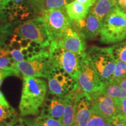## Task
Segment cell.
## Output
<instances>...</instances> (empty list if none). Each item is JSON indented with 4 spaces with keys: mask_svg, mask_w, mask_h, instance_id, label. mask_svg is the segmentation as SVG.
Here are the masks:
<instances>
[{
    "mask_svg": "<svg viewBox=\"0 0 126 126\" xmlns=\"http://www.w3.org/2000/svg\"><path fill=\"white\" fill-rule=\"evenodd\" d=\"M19 109L22 117L39 114L47 93V85L45 80L33 77H23Z\"/></svg>",
    "mask_w": 126,
    "mask_h": 126,
    "instance_id": "1",
    "label": "cell"
},
{
    "mask_svg": "<svg viewBox=\"0 0 126 126\" xmlns=\"http://www.w3.org/2000/svg\"><path fill=\"white\" fill-rule=\"evenodd\" d=\"M99 35L100 41L106 44L118 43L126 38V13L117 5L104 18Z\"/></svg>",
    "mask_w": 126,
    "mask_h": 126,
    "instance_id": "2",
    "label": "cell"
},
{
    "mask_svg": "<svg viewBox=\"0 0 126 126\" xmlns=\"http://www.w3.org/2000/svg\"><path fill=\"white\" fill-rule=\"evenodd\" d=\"M48 52L54 67L63 70L76 80L81 61L85 52L73 53L59 46L55 42H50Z\"/></svg>",
    "mask_w": 126,
    "mask_h": 126,
    "instance_id": "3",
    "label": "cell"
},
{
    "mask_svg": "<svg viewBox=\"0 0 126 126\" xmlns=\"http://www.w3.org/2000/svg\"><path fill=\"white\" fill-rule=\"evenodd\" d=\"M42 17L50 42L60 39L73 25L67 15L65 7L45 10Z\"/></svg>",
    "mask_w": 126,
    "mask_h": 126,
    "instance_id": "4",
    "label": "cell"
},
{
    "mask_svg": "<svg viewBox=\"0 0 126 126\" xmlns=\"http://www.w3.org/2000/svg\"><path fill=\"white\" fill-rule=\"evenodd\" d=\"M87 56L105 85L111 82L116 61L107 48L92 46L88 50Z\"/></svg>",
    "mask_w": 126,
    "mask_h": 126,
    "instance_id": "5",
    "label": "cell"
},
{
    "mask_svg": "<svg viewBox=\"0 0 126 126\" xmlns=\"http://www.w3.org/2000/svg\"><path fill=\"white\" fill-rule=\"evenodd\" d=\"M76 80L79 89L89 94L102 91L105 88L86 53L81 61Z\"/></svg>",
    "mask_w": 126,
    "mask_h": 126,
    "instance_id": "6",
    "label": "cell"
},
{
    "mask_svg": "<svg viewBox=\"0 0 126 126\" xmlns=\"http://www.w3.org/2000/svg\"><path fill=\"white\" fill-rule=\"evenodd\" d=\"M16 67L23 77L47 78L54 69L48 48L32 60L16 63Z\"/></svg>",
    "mask_w": 126,
    "mask_h": 126,
    "instance_id": "7",
    "label": "cell"
},
{
    "mask_svg": "<svg viewBox=\"0 0 126 126\" xmlns=\"http://www.w3.org/2000/svg\"><path fill=\"white\" fill-rule=\"evenodd\" d=\"M48 93L59 96H65L78 88L77 80L61 69L54 67L48 78Z\"/></svg>",
    "mask_w": 126,
    "mask_h": 126,
    "instance_id": "8",
    "label": "cell"
},
{
    "mask_svg": "<svg viewBox=\"0 0 126 126\" xmlns=\"http://www.w3.org/2000/svg\"><path fill=\"white\" fill-rule=\"evenodd\" d=\"M14 33L20 34L23 38L41 43L46 48L50 44L42 17H37L21 23L14 28Z\"/></svg>",
    "mask_w": 126,
    "mask_h": 126,
    "instance_id": "9",
    "label": "cell"
},
{
    "mask_svg": "<svg viewBox=\"0 0 126 126\" xmlns=\"http://www.w3.org/2000/svg\"><path fill=\"white\" fill-rule=\"evenodd\" d=\"M92 106L93 102L90 94L81 91L78 87L75 99L74 126H86Z\"/></svg>",
    "mask_w": 126,
    "mask_h": 126,
    "instance_id": "10",
    "label": "cell"
},
{
    "mask_svg": "<svg viewBox=\"0 0 126 126\" xmlns=\"http://www.w3.org/2000/svg\"><path fill=\"white\" fill-rule=\"evenodd\" d=\"M85 39L74 24L68 28L62 37L57 41H53L64 49L75 53H84L86 50Z\"/></svg>",
    "mask_w": 126,
    "mask_h": 126,
    "instance_id": "11",
    "label": "cell"
},
{
    "mask_svg": "<svg viewBox=\"0 0 126 126\" xmlns=\"http://www.w3.org/2000/svg\"><path fill=\"white\" fill-rule=\"evenodd\" d=\"M90 96L94 106L107 119L112 120L119 114L114 99L103 91L94 93Z\"/></svg>",
    "mask_w": 126,
    "mask_h": 126,
    "instance_id": "12",
    "label": "cell"
},
{
    "mask_svg": "<svg viewBox=\"0 0 126 126\" xmlns=\"http://www.w3.org/2000/svg\"><path fill=\"white\" fill-rule=\"evenodd\" d=\"M46 97L40 115L61 121L65 108V96H59L48 92Z\"/></svg>",
    "mask_w": 126,
    "mask_h": 126,
    "instance_id": "13",
    "label": "cell"
},
{
    "mask_svg": "<svg viewBox=\"0 0 126 126\" xmlns=\"http://www.w3.org/2000/svg\"><path fill=\"white\" fill-rule=\"evenodd\" d=\"M103 22L89 12L85 19V23L78 31L84 39H92L100 33Z\"/></svg>",
    "mask_w": 126,
    "mask_h": 126,
    "instance_id": "14",
    "label": "cell"
},
{
    "mask_svg": "<svg viewBox=\"0 0 126 126\" xmlns=\"http://www.w3.org/2000/svg\"><path fill=\"white\" fill-rule=\"evenodd\" d=\"M77 90L65 96V108L60 121L63 126H74Z\"/></svg>",
    "mask_w": 126,
    "mask_h": 126,
    "instance_id": "15",
    "label": "cell"
},
{
    "mask_svg": "<svg viewBox=\"0 0 126 126\" xmlns=\"http://www.w3.org/2000/svg\"><path fill=\"white\" fill-rule=\"evenodd\" d=\"M66 12L72 21L78 22L86 18L89 8L76 1L68 4L65 6Z\"/></svg>",
    "mask_w": 126,
    "mask_h": 126,
    "instance_id": "16",
    "label": "cell"
},
{
    "mask_svg": "<svg viewBox=\"0 0 126 126\" xmlns=\"http://www.w3.org/2000/svg\"><path fill=\"white\" fill-rule=\"evenodd\" d=\"M0 69L10 71L19 77L20 72L16 67V62L8 49H0Z\"/></svg>",
    "mask_w": 126,
    "mask_h": 126,
    "instance_id": "17",
    "label": "cell"
},
{
    "mask_svg": "<svg viewBox=\"0 0 126 126\" xmlns=\"http://www.w3.org/2000/svg\"><path fill=\"white\" fill-rule=\"evenodd\" d=\"M116 5V3L111 2L110 0H97L91 8L89 12L94 14L103 22L105 16Z\"/></svg>",
    "mask_w": 126,
    "mask_h": 126,
    "instance_id": "18",
    "label": "cell"
},
{
    "mask_svg": "<svg viewBox=\"0 0 126 126\" xmlns=\"http://www.w3.org/2000/svg\"><path fill=\"white\" fill-rule=\"evenodd\" d=\"M18 118L15 110L0 105V126H7Z\"/></svg>",
    "mask_w": 126,
    "mask_h": 126,
    "instance_id": "19",
    "label": "cell"
},
{
    "mask_svg": "<svg viewBox=\"0 0 126 126\" xmlns=\"http://www.w3.org/2000/svg\"><path fill=\"white\" fill-rule=\"evenodd\" d=\"M108 48L115 61H122L126 64V42L116 44Z\"/></svg>",
    "mask_w": 126,
    "mask_h": 126,
    "instance_id": "20",
    "label": "cell"
},
{
    "mask_svg": "<svg viewBox=\"0 0 126 126\" xmlns=\"http://www.w3.org/2000/svg\"><path fill=\"white\" fill-rule=\"evenodd\" d=\"M113 99H122L126 97V91L114 82H109L105 85L103 90Z\"/></svg>",
    "mask_w": 126,
    "mask_h": 126,
    "instance_id": "21",
    "label": "cell"
},
{
    "mask_svg": "<svg viewBox=\"0 0 126 126\" xmlns=\"http://www.w3.org/2000/svg\"><path fill=\"white\" fill-rule=\"evenodd\" d=\"M106 119L93 103L91 116L86 126H103Z\"/></svg>",
    "mask_w": 126,
    "mask_h": 126,
    "instance_id": "22",
    "label": "cell"
},
{
    "mask_svg": "<svg viewBox=\"0 0 126 126\" xmlns=\"http://www.w3.org/2000/svg\"><path fill=\"white\" fill-rule=\"evenodd\" d=\"M35 126H63L60 121L49 116H38L34 120Z\"/></svg>",
    "mask_w": 126,
    "mask_h": 126,
    "instance_id": "23",
    "label": "cell"
},
{
    "mask_svg": "<svg viewBox=\"0 0 126 126\" xmlns=\"http://www.w3.org/2000/svg\"><path fill=\"white\" fill-rule=\"evenodd\" d=\"M42 2L44 11L65 7L68 4V0H39Z\"/></svg>",
    "mask_w": 126,
    "mask_h": 126,
    "instance_id": "24",
    "label": "cell"
},
{
    "mask_svg": "<svg viewBox=\"0 0 126 126\" xmlns=\"http://www.w3.org/2000/svg\"><path fill=\"white\" fill-rule=\"evenodd\" d=\"M125 76H126V64L122 61H117L111 82H115Z\"/></svg>",
    "mask_w": 126,
    "mask_h": 126,
    "instance_id": "25",
    "label": "cell"
},
{
    "mask_svg": "<svg viewBox=\"0 0 126 126\" xmlns=\"http://www.w3.org/2000/svg\"><path fill=\"white\" fill-rule=\"evenodd\" d=\"M7 126H35L34 121L25 117H18L13 122Z\"/></svg>",
    "mask_w": 126,
    "mask_h": 126,
    "instance_id": "26",
    "label": "cell"
},
{
    "mask_svg": "<svg viewBox=\"0 0 126 126\" xmlns=\"http://www.w3.org/2000/svg\"><path fill=\"white\" fill-rule=\"evenodd\" d=\"M113 99L117 107L119 114L126 119V97Z\"/></svg>",
    "mask_w": 126,
    "mask_h": 126,
    "instance_id": "27",
    "label": "cell"
},
{
    "mask_svg": "<svg viewBox=\"0 0 126 126\" xmlns=\"http://www.w3.org/2000/svg\"><path fill=\"white\" fill-rule=\"evenodd\" d=\"M113 126H126V119L118 114L111 120Z\"/></svg>",
    "mask_w": 126,
    "mask_h": 126,
    "instance_id": "28",
    "label": "cell"
},
{
    "mask_svg": "<svg viewBox=\"0 0 126 126\" xmlns=\"http://www.w3.org/2000/svg\"><path fill=\"white\" fill-rule=\"evenodd\" d=\"M11 53L12 55V57L16 63L22 62L24 61V56L22 54L20 50L12 49L11 50Z\"/></svg>",
    "mask_w": 126,
    "mask_h": 126,
    "instance_id": "29",
    "label": "cell"
},
{
    "mask_svg": "<svg viewBox=\"0 0 126 126\" xmlns=\"http://www.w3.org/2000/svg\"><path fill=\"white\" fill-rule=\"evenodd\" d=\"M12 75H15L14 72L10 71L4 70L0 69V87H1L5 78H6L8 77L12 76Z\"/></svg>",
    "mask_w": 126,
    "mask_h": 126,
    "instance_id": "30",
    "label": "cell"
},
{
    "mask_svg": "<svg viewBox=\"0 0 126 126\" xmlns=\"http://www.w3.org/2000/svg\"><path fill=\"white\" fill-rule=\"evenodd\" d=\"M0 105L7 107V108H11V107L5 97L4 96V94H2V92L1 91H0Z\"/></svg>",
    "mask_w": 126,
    "mask_h": 126,
    "instance_id": "31",
    "label": "cell"
},
{
    "mask_svg": "<svg viewBox=\"0 0 126 126\" xmlns=\"http://www.w3.org/2000/svg\"><path fill=\"white\" fill-rule=\"evenodd\" d=\"M75 1L81 3V4H82L89 9H90V8L94 4L92 0H75Z\"/></svg>",
    "mask_w": 126,
    "mask_h": 126,
    "instance_id": "32",
    "label": "cell"
},
{
    "mask_svg": "<svg viewBox=\"0 0 126 126\" xmlns=\"http://www.w3.org/2000/svg\"><path fill=\"white\" fill-rule=\"evenodd\" d=\"M114 83H116L120 86H121L123 89H124V90L126 91V76L124 77L123 78L120 79L118 81L115 82Z\"/></svg>",
    "mask_w": 126,
    "mask_h": 126,
    "instance_id": "33",
    "label": "cell"
},
{
    "mask_svg": "<svg viewBox=\"0 0 126 126\" xmlns=\"http://www.w3.org/2000/svg\"><path fill=\"white\" fill-rule=\"evenodd\" d=\"M31 40H30V39H25L23 37V38L21 39V40L19 42L21 48H27V47L29 46V42Z\"/></svg>",
    "mask_w": 126,
    "mask_h": 126,
    "instance_id": "34",
    "label": "cell"
},
{
    "mask_svg": "<svg viewBox=\"0 0 126 126\" xmlns=\"http://www.w3.org/2000/svg\"><path fill=\"white\" fill-rule=\"evenodd\" d=\"M117 5L122 9L126 7V0H116Z\"/></svg>",
    "mask_w": 126,
    "mask_h": 126,
    "instance_id": "35",
    "label": "cell"
},
{
    "mask_svg": "<svg viewBox=\"0 0 126 126\" xmlns=\"http://www.w3.org/2000/svg\"><path fill=\"white\" fill-rule=\"evenodd\" d=\"M9 0H0V11H2Z\"/></svg>",
    "mask_w": 126,
    "mask_h": 126,
    "instance_id": "36",
    "label": "cell"
},
{
    "mask_svg": "<svg viewBox=\"0 0 126 126\" xmlns=\"http://www.w3.org/2000/svg\"><path fill=\"white\" fill-rule=\"evenodd\" d=\"M103 126H113V124H112V122H111V120L106 119Z\"/></svg>",
    "mask_w": 126,
    "mask_h": 126,
    "instance_id": "37",
    "label": "cell"
},
{
    "mask_svg": "<svg viewBox=\"0 0 126 126\" xmlns=\"http://www.w3.org/2000/svg\"><path fill=\"white\" fill-rule=\"evenodd\" d=\"M20 51L23 56H27V55L29 54V52H28L27 48H21Z\"/></svg>",
    "mask_w": 126,
    "mask_h": 126,
    "instance_id": "38",
    "label": "cell"
},
{
    "mask_svg": "<svg viewBox=\"0 0 126 126\" xmlns=\"http://www.w3.org/2000/svg\"><path fill=\"white\" fill-rule=\"evenodd\" d=\"M37 42H36V41H34V40H31L29 42V45L30 46L33 47H37Z\"/></svg>",
    "mask_w": 126,
    "mask_h": 126,
    "instance_id": "39",
    "label": "cell"
},
{
    "mask_svg": "<svg viewBox=\"0 0 126 126\" xmlns=\"http://www.w3.org/2000/svg\"><path fill=\"white\" fill-rule=\"evenodd\" d=\"M27 49L28 50L29 53H33L34 52V48L33 47L30 46H29L27 47Z\"/></svg>",
    "mask_w": 126,
    "mask_h": 126,
    "instance_id": "40",
    "label": "cell"
},
{
    "mask_svg": "<svg viewBox=\"0 0 126 126\" xmlns=\"http://www.w3.org/2000/svg\"><path fill=\"white\" fill-rule=\"evenodd\" d=\"M14 1L18 5H20L24 3V0H14Z\"/></svg>",
    "mask_w": 126,
    "mask_h": 126,
    "instance_id": "41",
    "label": "cell"
},
{
    "mask_svg": "<svg viewBox=\"0 0 126 126\" xmlns=\"http://www.w3.org/2000/svg\"><path fill=\"white\" fill-rule=\"evenodd\" d=\"M5 18V15H4V12L2 11H0V21H1L2 19H4Z\"/></svg>",
    "mask_w": 126,
    "mask_h": 126,
    "instance_id": "42",
    "label": "cell"
},
{
    "mask_svg": "<svg viewBox=\"0 0 126 126\" xmlns=\"http://www.w3.org/2000/svg\"><path fill=\"white\" fill-rule=\"evenodd\" d=\"M110 1H111V2H114V3H116V4H117V3H116V0H110Z\"/></svg>",
    "mask_w": 126,
    "mask_h": 126,
    "instance_id": "43",
    "label": "cell"
},
{
    "mask_svg": "<svg viewBox=\"0 0 126 126\" xmlns=\"http://www.w3.org/2000/svg\"><path fill=\"white\" fill-rule=\"evenodd\" d=\"M122 10H123V11H124V12H126V7L125 8H124L123 9H122Z\"/></svg>",
    "mask_w": 126,
    "mask_h": 126,
    "instance_id": "44",
    "label": "cell"
},
{
    "mask_svg": "<svg viewBox=\"0 0 126 126\" xmlns=\"http://www.w3.org/2000/svg\"><path fill=\"white\" fill-rule=\"evenodd\" d=\"M96 0H92V1L93 2H94V3H95V2H96Z\"/></svg>",
    "mask_w": 126,
    "mask_h": 126,
    "instance_id": "45",
    "label": "cell"
},
{
    "mask_svg": "<svg viewBox=\"0 0 126 126\" xmlns=\"http://www.w3.org/2000/svg\"><path fill=\"white\" fill-rule=\"evenodd\" d=\"M0 23H1V21H0ZM2 25H0V28L1 27V26H2Z\"/></svg>",
    "mask_w": 126,
    "mask_h": 126,
    "instance_id": "46",
    "label": "cell"
},
{
    "mask_svg": "<svg viewBox=\"0 0 126 126\" xmlns=\"http://www.w3.org/2000/svg\"></svg>",
    "mask_w": 126,
    "mask_h": 126,
    "instance_id": "47",
    "label": "cell"
}]
</instances>
